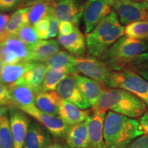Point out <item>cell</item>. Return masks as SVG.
Returning a JSON list of instances; mask_svg holds the SVG:
<instances>
[{
    "instance_id": "obj_34",
    "label": "cell",
    "mask_w": 148,
    "mask_h": 148,
    "mask_svg": "<svg viewBox=\"0 0 148 148\" xmlns=\"http://www.w3.org/2000/svg\"><path fill=\"white\" fill-rule=\"evenodd\" d=\"M10 18V16L8 14L0 13V44L4 42L8 37L5 34V29Z\"/></svg>"
},
{
    "instance_id": "obj_8",
    "label": "cell",
    "mask_w": 148,
    "mask_h": 148,
    "mask_svg": "<svg viewBox=\"0 0 148 148\" xmlns=\"http://www.w3.org/2000/svg\"><path fill=\"white\" fill-rule=\"evenodd\" d=\"M112 11L109 0H87L82 14L85 33L87 34L92 31Z\"/></svg>"
},
{
    "instance_id": "obj_38",
    "label": "cell",
    "mask_w": 148,
    "mask_h": 148,
    "mask_svg": "<svg viewBox=\"0 0 148 148\" xmlns=\"http://www.w3.org/2000/svg\"><path fill=\"white\" fill-rule=\"evenodd\" d=\"M21 0H0V10L9 11L18 6Z\"/></svg>"
},
{
    "instance_id": "obj_48",
    "label": "cell",
    "mask_w": 148,
    "mask_h": 148,
    "mask_svg": "<svg viewBox=\"0 0 148 148\" xmlns=\"http://www.w3.org/2000/svg\"><path fill=\"white\" fill-rule=\"evenodd\" d=\"M145 1H148V0H145Z\"/></svg>"
},
{
    "instance_id": "obj_44",
    "label": "cell",
    "mask_w": 148,
    "mask_h": 148,
    "mask_svg": "<svg viewBox=\"0 0 148 148\" xmlns=\"http://www.w3.org/2000/svg\"><path fill=\"white\" fill-rule=\"evenodd\" d=\"M8 108V107L5 105H0V118L7 113Z\"/></svg>"
},
{
    "instance_id": "obj_30",
    "label": "cell",
    "mask_w": 148,
    "mask_h": 148,
    "mask_svg": "<svg viewBox=\"0 0 148 148\" xmlns=\"http://www.w3.org/2000/svg\"><path fill=\"white\" fill-rule=\"evenodd\" d=\"M0 148H14L10 119L7 114L0 118Z\"/></svg>"
},
{
    "instance_id": "obj_16",
    "label": "cell",
    "mask_w": 148,
    "mask_h": 148,
    "mask_svg": "<svg viewBox=\"0 0 148 148\" xmlns=\"http://www.w3.org/2000/svg\"><path fill=\"white\" fill-rule=\"evenodd\" d=\"M52 143V135L40 123L31 121L24 148H47Z\"/></svg>"
},
{
    "instance_id": "obj_9",
    "label": "cell",
    "mask_w": 148,
    "mask_h": 148,
    "mask_svg": "<svg viewBox=\"0 0 148 148\" xmlns=\"http://www.w3.org/2000/svg\"><path fill=\"white\" fill-rule=\"evenodd\" d=\"M22 111L34 118L51 133L53 137L59 139L66 137L70 126L66 125L60 116L45 113L37 108L36 106L25 108Z\"/></svg>"
},
{
    "instance_id": "obj_41",
    "label": "cell",
    "mask_w": 148,
    "mask_h": 148,
    "mask_svg": "<svg viewBox=\"0 0 148 148\" xmlns=\"http://www.w3.org/2000/svg\"><path fill=\"white\" fill-rule=\"evenodd\" d=\"M139 122L144 132V134H148V110H146L143 115L140 117Z\"/></svg>"
},
{
    "instance_id": "obj_25",
    "label": "cell",
    "mask_w": 148,
    "mask_h": 148,
    "mask_svg": "<svg viewBox=\"0 0 148 148\" xmlns=\"http://www.w3.org/2000/svg\"><path fill=\"white\" fill-rule=\"evenodd\" d=\"M47 67H62L67 70L69 74L78 73L75 67V58L64 51H59L44 62Z\"/></svg>"
},
{
    "instance_id": "obj_43",
    "label": "cell",
    "mask_w": 148,
    "mask_h": 148,
    "mask_svg": "<svg viewBox=\"0 0 148 148\" xmlns=\"http://www.w3.org/2000/svg\"><path fill=\"white\" fill-rule=\"evenodd\" d=\"M47 148H69L66 144H64L60 142L52 143L50 145L48 146Z\"/></svg>"
},
{
    "instance_id": "obj_5",
    "label": "cell",
    "mask_w": 148,
    "mask_h": 148,
    "mask_svg": "<svg viewBox=\"0 0 148 148\" xmlns=\"http://www.w3.org/2000/svg\"><path fill=\"white\" fill-rule=\"evenodd\" d=\"M108 87L127 90L140 98L148 107V81L134 71H114Z\"/></svg>"
},
{
    "instance_id": "obj_2",
    "label": "cell",
    "mask_w": 148,
    "mask_h": 148,
    "mask_svg": "<svg viewBox=\"0 0 148 148\" xmlns=\"http://www.w3.org/2000/svg\"><path fill=\"white\" fill-rule=\"evenodd\" d=\"M144 132L139 121L109 111L103 127L106 148H127Z\"/></svg>"
},
{
    "instance_id": "obj_37",
    "label": "cell",
    "mask_w": 148,
    "mask_h": 148,
    "mask_svg": "<svg viewBox=\"0 0 148 148\" xmlns=\"http://www.w3.org/2000/svg\"><path fill=\"white\" fill-rule=\"evenodd\" d=\"M127 148H148V134L136 138Z\"/></svg>"
},
{
    "instance_id": "obj_42",
    "label": "cell",
    "mask_w": 148,
    "mask_h": 148,
    "mask_svg": "<svg viewBox=\"0 0 148 148\" xmlns=\"http://www.w3.org/2000/svg\"><path fill=\"white\" fill-rule=\"evenodd\" d=\"M135 72L137 73L138 75H140L142 77H143L144 79H145L146 80L148 81V67L136 70Z\"/></svg>"
},
{
    "instance_id": "obj_31",
    "label": "cell",
    "mask_w": 148,
    "mask_h": 148,
    "mask_svg": "<svg viewBox=\"0 0 148 148\" xmlns=\"http://www.w3.org/2000/svg\"><path fill=\"white\" fill-rule=\"evenodd\" d=\"M16 36L21 39L28 47H32L40 41V38L35 30L34 27L30 24H27L23 26L18 31Z\"/></svg>"
},
{
    "instance_id": "obj_10",
    "label": "cell",
    "mask_w": 148,
    "mask_h": 148,
    "mask_svg": "<svg viewBox=\"0 0 148 148\" xmlns=\"http://www.w3.org/2000/svg\"><path fill=\"white\" fill-rule=\"evenodd\" d=\"M75 74H69L58 85L56 91L64 100L69 101L82 110L90 108V105L77 85Z\"/></svg>"
},
{
    "instance_id": "obj_6",
    "label": "cell",
    "mask_w": 148,
    "mask_h": 148,
    "mask_svg": "<svg viewBox=\"0 0 148 148\" xmlns=\"http://www.w3.org/2000/svg\"><path fill=\"white\" fill-rule=\"evenodd\" d=\"M122 25L148 20V1L138 0H109Z\"/></svg>"
},
{
    "instance_id": "obj_18",
    "label": "cell",
    "mask_w": 148,
    "mask_h": 148,
    "mask_svg": "<svg viewBox=\"0 0 148 148\" xmlns=\"http://www.w3.org/2000/svg\"><path fill=\"white\" fill-rule=\"evenodd\" d=\"M29 49V61L44 63L60 51V44L57 40L52 39L40 40Z\"/></svg>"
},
{
    "instance_id": "obj_39",
    "label": "cell",
    "mask_w": 148,
    "mask_h": 148,
    "mask_svg": "<svg viewBox=\"0 0 148 148\" xmlns=\"http://www.w3.org/2000/svg\"><path fill=\"white\" fill-rule=\"evenodd\" d=\"M51 1H53V0H21L19 4L18 5V8H29V7L36 4V3Z\"/></svg>"
},
{
    "instance_id": "obj_23",
    "label": "cell",
    "mask_w": 148,
    "mask_h": 148,
    "mask_svg": "<svg viewBox=\"0 0 148 148\" xmlns=\"http://www.w3.org/2000/svg\"><path fill=\"white\" fill-rule=\"evenodd\" d=\"M65 138L66 144L69 148H88L87 120L79 124L70 126Z\"/></svg>"
},
{
    "instance_id": "obj_7",
    "label": "cell",
    "mask_w": 148,
    "mask_h": 148,
    "mask_svg": "<svg viewBox=\"0 0 148 148\" xmlns=\"http://www.w3.org/2000/svg\"><path fill=\"white\" fill-rule=\"evenodd\" d=\"M75 67L77 71L86 77L108 87L114 72L101 59L92 56L75 58Z\"/></svg>"
},
{
    "instance_id": "obj_47",
    "label": "cell",
    "mask_w": 148,
    "mask_h": 148,
    "mask_svg": "<svg viewBox=\"0 0 148 148\" xmlns=\"http://www.w3.org/2000/svg\"><path fill=\"white\" fill-rule=\"evenodd\" d=\"M145 41H147V42H148V38H147V40H145Z\"/></svg>"
},
{
    "instance_id": "obj_29",
    "label": "cell",
    "mask_w": 148,
    "mask_h": 148,
    "mask_svg": "<svg viewBox=\"0 0 148 148\" xmlns=\"http://www.w3.org/2000/svg\"><path fill=\"white\" fill-rule=\"evenodd\" d=\"M124 34L129 38L146 40L148 38V20L134 22L126 25Z\"/></svg>"
},
{
    "instance_id": "obj_45",
    "label": "cell",
    "mask_w": 148,
    "mask_h": 148,
    "mask_svg": "<svg viewBox=\"0 0 148 148\" xmlns=\"http://www.w3.org/2000/svg\"><path fill=\"white\" fill-rule=\"evenodd\" d=\"M4 65H5V63L4 62H3L2 57L0 56V75H1V72H2V70L3 69V66H4Z\"/></svg>"
},
{
    "instance_id": "obj_19",
    "label": "cell",
    "mask_w": 148,
    "mask_h": 148,
    "mask_svg": "<svg viewBox=\"0 0 148 148\" xmlns=\"http://www.w3.org/2000/svg\"><path fill=\"white\" fill-rule=\"evenodd\" d=\"M47 71V66L45 64L42 62H32V65L23 76L16 83L27 85L37 93L41 90Z\"/></svg>"
},
{
    "instance_id": "obj_22",
    "label": "cell",
    "mask_w": 148,
    "mask_h": 148,
    "mask_svg": "<svg viewBox=\"0 0 148 148\" xmlns=\"http://www.w3.org/2000/svg\"><path fill=\"white\" fill-rule=\"evenodd\" d=\"M61 98L56 90L40 91L36 93L35 104L37 108L45 113L58 116Z\"/></svg>"
},
{
    "instance_id": "obj_36",
    "label": "cell",
    "mask_w": 148,
    "mask_h": 148,
    "mask_svg": "<svg viewBox=\"0 0 148 148\" xmlns=\"http://www.w3.org/2000/svg\"><path fill=\"white\" fill-rule=\"evenodd\" d=\"M77 25L70 21H61L59 25V35L67 36L71 34Z\"/></svg>"
},
{
    "instance_id": "obj_28",
    "label": "cell",
    "mask_w": 148,
    "mask_h": 148,
    "mask_svg": "<svg viewBox=\"0 0 148 148\" xmlns=\"http://www.w3.org/2000/svg\"><path fill=\"white\" fill-rule=\"evenodd\" d=\"M51 14H53L52 1L36 3L29 7V23L30 25H35L40 20Z\"/></svg>"
},
{
    "instance_id": "obj_13",
    "label": "cell",
    "mask_w": 148,
    "mask_h": 148,
    "mask_svg": "<svg viewBox=\"0 0 148 148\" xmlns=\"http://www.w3.org/2000/svg\"><path fill=\"white\" fill-rule=\"evenodd\" d=\"M84 5L79 0H53V14L59 21H70L77 25L82 16Z\"/></svg>"
},
{
    "instance_id": "obj_40",
    "label": "cell",
    "mask_w": 148,
    "mask_h": 148,
    "mask_svg": "<svg viewBox=\"0 0 148 148\" xmlns=\"http://www.w3.org/2000/svg\"><path fill=\"white\" fill-rule=\"evenodd\" d=\"M8 93V86L0 82V105H4Z\"/></svg>"
},
{
    "instance_id": "obj_11",
    "label": "cell",
    "mask_w": 148,
    "mask_h": 148,
    "mask_svg": "<svg viewBox=\"0 0 148 148\" xmlns=\"http://www.w3.org/2000/svg\"><path fill=\"white\" fill-rule=\"evenodd\" d=\"M36 92L25 84H15L8 86V93L4 103L9 108L23 109L35 106Z\"/></svg>"
},
{
    "instance_id": "obj_20",
    "label": "cell",
    "mask_w": 148,
    "mask_h": 148,
    "mask_svg": "<svg viewBox=\"0 0 148 148\" xmlns=\"http://www.w3.org/2000/svg\"><path fill=\"white\" fill-rule=\"evenodd\" d=\"M58 40L59 44L62 46L71 54L78 57H82L86 50V38L77 26L73 32L67 36L59 35Z\"/></svg>"
},
{
    "instance_id": "obj_24",
    "label": "cell",
    "mask_w": 148,
    "mask_h": 148,
    "mask_svg": "<svg viewBox=\"0 0 148 148\" xmlns=\"http://www.w3.org/2000/svg\"><path fill=\"white\" fill-rule=\"evenodd\" d=\"M32 62L22 61L16 64H5L0 75V82L8 86L15 84L23 76Z\"/></svg>"
},
{
    "instance_id": "obj_4",
    "label": "cell",
    "mask_w": 148,
    "mask_h": 148,
    "mask_svg": "<svg viewBox=\"0 0 148 148\" xmlns=\"http://www.w3.org/2000/svg\"><path fill=\"white\" fill-rule=\"evenodd\" d=\"M148 49L145 40L123 36L110 47L101 59L114 71L127 69L129 64L140 53Z\"/></svg>"
},
{
    "instance_id": "obj_1",
    "label": "cell",
    "mask_w": 148,
    "mask_h": 148,
    "mask_svg": "<svg viewBox=\"0 0 148 148\" xmlns=\"http://www.w3.org/2000/svg\"><path fill=\"white\" fill-rule=\"evenodd\" d=\"M147 106L140 98L121 88H105L100 99L92 106L93 113L112 111L116 113L136 119L141 117Z\"/></svg>"
},
{
    "instance_id": "obj_15",
    "label": "cell",
    "mask_w": 148,
    "mask_h": 148,
    "mask_svg": "<svg viewBox=\"0 0 148 148\" xmlns=\"http://www.w3.org/2000/svg\"><path fill=\"white\" fill-rule=\"evenodd\" d=\"M106 112L93 113L87 119L88 148H106L103 138V127Z\"/></svg>"
},
{
    "instance_id": "obj_12",
    "label": "cell",
    "mask_w": 148,
    "mask_h": 148,
    "mask_svg": "<svg viewBox=\"0 0 148 148\" xmlns=\"http://www.w3.org/2000/svg\"><path fill=\"white\" fill-rule=\"evenodd\" d=\"M0 45L1 47V57L5 64L29 61V47L16 36L8 37Z\"/></svg>"
},
{
    "instance_id": "obj_46",
    "label": "cell",
    "mask_w": 148,
    "mask_h": 148,
    "mask_svg": "<svg viewBox=\"0 0 148 148\" xmlns=\"http://www.w3.org/2000/svg\"><path fill=\"white\" fill-rule=\"evenodd\" d=\"M138 1H145V0H138Z\"/></svg>"
},
{
    "instance_id": "obj_3",
    "label": "cell",
    "mask_w": 148,
    "mask_h": 148,
    "mask_svg": "<svg viewBox=\"0 0 148 148\" xmlns=\"http://www.w3.org/2000/svg\"><path fill=\"white\" fill-rule=\"evenodd\" d=\"M125 27L112 10L86 36V49L92 57L101 58L124 34Z\"/></svg>"
},
{
    "instance_id": "obj_35",
    "label": "cell",
    "mask_w": 148,
    "mask_h": 148,
    "mask_svg": "<svg viewBox=\"0 0 148 148\" xmlns=\"http://www.w3.org/2000/svg\"><path fill=\"white\" fill-rule=\"evenodd\" d=\"M49 33H48V38H52L56 36L57 34H58V29H59V20L56 16H54L53 14L49 16Z\"/></svg>"
},
{
    "instance_id": "obj_26",
    "label": "cell",
    "mask_w": 148,
    "mask_h": 148,
    "mask_svg": "<svg viewBox=\"0 0 148 148\" xmlns=\"http://www.w3.org/2000/svg\"><path fill=\"white\" fill-rule=\"evenodd\" d=\"M29 8H18L12 16L6 27H5V34L8 37L11 36H16L18 31L25 25L29 24L28 17Z\"/></svg>"
},
{
    "instance_id": "obj_27",
    "label": "cell",
    "mask_w": 148,
    "mask_h": 148,
    "mask_svg": "<svg viewBox=\"0 0 148 148\" xmlns=\"http://www.w3.org/2000/svg\"><path fill=\"white\" fill-rule=\"evenodd\" d=\"M69 75L67 70L62 67H47L45 79L42 83L40 91H53L58 85Z\"/></svg>"
},
{
    "instance_id": "obj_17",
    "label": "cell",
    "mask_w": 148,
    "mask_h": 148,
    "mask_svg": "<svg viewBox=\"0 0 148 148\" xmlns=\"http://www.w3.org/2000/svg\"><path fill=\"white\" fill-rule=\"evenodd\" d=\"M90 115V111L82 110L69 101L62 99L59 108L58 116L66 125L72 126L86 121Z\"/></svg>"
},
{
    "instance_id": "obj_21",
    "label": "cell",
    "mask_w": 148,
    "mask_h": 148,
    "mask_svg": "<svg viewBox=\"0 0 148 148\" xmlns=\"http://www.w3.org/2000/svg\"><path fill=\"white\" fill-rule=\"evenodd\" d=\"M76 81L81 92L87 99L90 106H93L100 99L105 88L104 86L94 79L75 74Z\"/></svg>"
},
{
    "instance_id": "obj_33",
    "label": "cell",
    "mask_w": 148,
    "mask_h": 148,
    "mask_svg": "<svg viewBox=\"0 0 148 148\" xmlns=\"http://www.w3.org/2000/svg\"><path fill=\"white\" fill-rule=\"evenodd\" d=\"M34 29L38 37L42 39H47L49 29V16L38 21L34 25Z\"/></svg>"
},
{
    "instance_id": "obj_14",
    "label": "cell",
    "mask_w": 148,
    "mask_h": 148,
    "mask_svg": "<svg viewBox=\"0 0 148 148\" xmlns=\"http://www.w3.org/2000/svg\"><path fill=\"white\" fill-rule=\"evenodd\" d=\"M9 116L14 148H24L30 121L25 112L19 109L9 108Z\"/></svg>"
},
{
    "instance_id": "obj_32",
    "label": "cell",
    "mask_w": 148,
    "mask_h": 148,
    "mask_svg": "<svg viewBox=\"0 0 148 148\" xmlns=\"http://www.w3.org/2000/svg\"><path fill=\"white\" fill-rule=\"evenodd\" d=\"M148 67V49L145 52L140 53V55L133 60L129 64L127 69L136 71V70L144 69Z\"/></svg>"
}]
</instances>
